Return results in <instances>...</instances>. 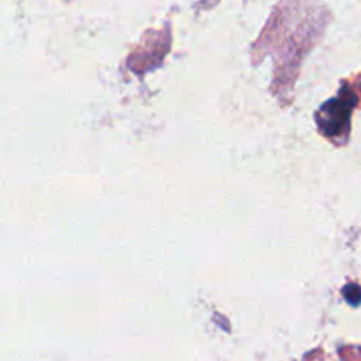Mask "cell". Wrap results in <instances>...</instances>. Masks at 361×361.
<instances>
[{
	"mask_svg": "<svg viewBox=\"0 0 361 361\" xmlns=\"http://www.w3.org/2000/svg\"><path fill=\"white\" fill-rule=\"evenodd\" d=\"M356 101L345 102V97L334 99L323 106L319 115V126L328 136H342L349 129V111Z\"/></svg>",
	"mask_w": 361,
	"mask_h": 361,
	"instance_id": "obj_1",
	"label": "cell"
},
{
	"mask_svg": "<svg viewBox=\"0 0 361 361\" xmlns=\"http://www.w3.org/2000/svg\"><path fill=\"white\" fill-rule=\"evenodd\" d=\"M345 298L353 305H358L361 302V289L358 286H349V288H345Z\"/></svg>",
	"mask_w": 361,
	"mask_h": 361,
	"instance_id": "obj_2",
	"label": "cell"
}]
</instances>
